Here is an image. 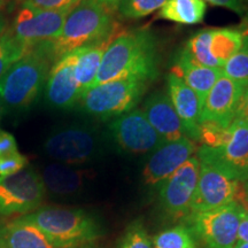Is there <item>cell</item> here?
<instances>
[{
    "mask_svg": "<svg viewBox=\"0 0 248 248\" xmlns=\"http://www.w3.org/2000/svg\"><path fill=\"white\" fill-rule=\"evenodd\" d=\"M0 248H57L23 216L0 225Z\"/></svg>",
    "mask_w": 248,
    "mask_h": 248,
    "instance_id": "22",
    "label": "cell"
},
{
    "mask_svg": "<svg viewBox=\"0 0 248 248\" xmlns=\"http://www.w3.org/2000/svg\"><path fill=\"white\" fill-rule=\"evenodd\" d=\"M159 62L157 40L150 29L123 31L108 44L94 85L117 79L150 83L159 75Z\"/></svg>",
    "mask_w": 248,
    "mask_h": 248,
    "instance_id": "1",
    "label": "cell"
},
{
    "mask_svg": "<svg viewBox=\"0 0 248 248\" xmlns=\"http://www.w3.org/2000/svg\"><path fill=\"white\" fill-rule=\"evenodd\" d=\"M5 1H6V0H0V9H1L2 6L5 5Z\"/></svg>",
    "mask_w": 248,
    "mask_h": 248,
    "instance_id": "41",
    "label": "cell"
},
{
    "mask_svg": "<svg viewBox=\"0 0 248 248\" xmlns=\"http://www.w3.org/2000/svg\"><path fill=\"white\" fill-rule=\"evenodd\" d=\"M245 31L235 28L202 29L187 40L184 47L201 66L222 69L243 44Z\"/></svg>",
    "mask_w": 248,
    "mask_h": 248,
    "instance_id": "10",
    "label": "cell"
},
{
    "mask_svg": "<svg viewBox=\"0 0 248 248\" xmlns=\"http://www.w3.org/2000/svg\"><path fill=\"white\" fill-rule=\"evenodd\" d=\"M168 95L181 120L186 137L194 142L199 141L201 104L199 97L183 80L169 73L167 76Z\"/></svg>",
    "mask_w": 248,
    "mask_h": 248,
    "instance_id": "18",
    "label": "cell"
},
{
    "mask_svg": "<svg viewBox=\"0 0 248 248\" xmlns=\"http://www.w3.org/2000/svg\"><path fill=\"white\" fill-rule=\"evenodd\" d=\"M111 39L113 38L75 49V78L80 92V98L89 89L94 85L99 69H100L102 55Z\"/></svg>",
    "mask_w": 248,
    "mask_h": 248,
    "instance_id": "23",
    "label": "cell"
},
{
    "mask_svg": "<svg viewBox=\"0 0 248 248\" xmlns=\"http://www.w3.org/2000/svg\"><path fill=\"white\" fill-rule=\"evenodd\" d=\"M234 201L239 204L247 201L243 182L235 181L212 164L200 161L199 178L192 200L191 214L219 208Z\"/></svg>",
    "mask_w": 248,
    "mask_h": 248,
    "instance_id": "9",
    "label": "cell"
},
{
    "mask_svg": "<svg viewBox=\"0 0 248 248\" xmlns=\"http://www.w3.org/2000/svg\"><path fill=\"white\" fill-rule=\"evenodd\" d=\"M245 191H246V195L248 199V181H246V185H245Z\"/></svg>",
    "mask_w": 248,
    "mask_h": 248,
    "instance_id": "40",
    "label": "cell"
},
{
    "mask_svg": "<svg viewBox=\"0 0 248 248\" xmlns=\"http://www.w3.org/2000/svg\"><path fill=\"white\" fill-rule=\"evenodd\" d=\"M76 51L62 55L49 69L45 84V100L49 107L69 110L78 105L80 92L75 78Z\"/></svg>",
    "mask_w": 248,
    "mask_h": 248,
    "instance_id": "15",
    "label": "cell"
},
{
    "mask_svg": "<svg viewBox=\"0 0 248 248\" xmlns=\"http://www.w3.org/2000/svg\"><path fill=\"white\" fill-rule=\"evenodd\" d=\"M29 166V160L20 152L0 156V178L15 175Z\"/></svg>",
    "mask_w": 248,
    "mask_h": 248,
    "instance_id": "29",
    "label": "cell"
},
{
    "mask_svg": "<svg viewBox=\"0 0 248 248\" xmlns=\"http://www.w3.org/2000/svg\"><path fill=\"white\" fill-rule=\"evenodd\" d=\"M197 151V145L190 138L183 137L177 140L164 141L152 152L142 169L145 184L159 185L184 164Z\"/></svg>",
    "mask_w": 248,
    "mask_h": 248,
    "instance_id": "16",
    "label": "cell"
},
{
    "mask_svg": "<svg viewBox=\"0 0 248 248\" xmlns=\"http://www.w3.org/2000/svg\"><path fill=\"white\" fill-rule=\"evenodd\" d=\"M244 213L241 204L234 201L216 209L193 213L188 218L209 248H233Z\"/></svg>",
    "mask_w": 248,
    "mask_h": 248,
    "instance_id": "11",
    "label": "cell"
},
{
    "mask_svg": "<svg viewBox=\"0 0 248 248\" xmlns=\"http://www.w3.org/2000/svg\"><path fill=\"white\" fill-rule=\"evenodd\" d=\"M244 89L245 86L223 74L204 98L201 107L200 123L210 122L229 128L234 120L235 108Z\"/></svg>",
    "mask_w": 248,
    "mask_h": 248,
    "instance_id": "17",
    "label": "cell"
},
{
    "mask_svg": "<svg viewBox=\"0 0 248 248\" xmlns=\"http://www.w3.org/2000/svg\"><path fill=\"white\" fill-rule=\"evenodd\" d=\"M97 1L99 4L104 6V7H106L107 9H109L110 12H113V13L116 14L117 8H119V6L122 0H97Z\"/></svg>",
    "mask_w": 248,
    "mask_h": 248,
    "instance_id": "36",
    "label": "cell"
},
{
    "mask_svg": "<svg viewBox=\"0 0 248 248\" xmlns=\"http://www.w3.org/2000/svg\"><path fill=\"white\" fill-rule=\"evenodd\" d=\"M121 248H153V244L144 228L140 224H135L126 232Z\"/></svg>",
    "mask_w": 248,
    "mask_h": 248,
    "instance_id": "31",
    "label": "cell"
},
{
    "mask_svg": "<svg viewBox=\"0 0 248 248\" xmlns=\"http://www.w3.org/2000/svg\"><path fill=\"white\" fill-rule=\"evenodd\" d=\"M197 156L235 181H248V125L233 120L224 144L218 147L201 146Z\"/></svg>",
    "mask_w": 248,
    "mask_h": 248,
    "instance_id": "8",
    "label": "cell"
},
{
    "mask_svg": "<svg viewBox=\"0 0 248 248\" xmlns=\"http://www.w3.org/2000/svg\"><path fill=\"white\" fill-rule=\"evenodd\" d=\"M170 73L175 74L199 97L201 107L210 89L223 75L222 69L201 66L195 62L185 47L178 52Z\"/></svg>",
    "mask_w": 248,
    "mask_h": 248,
    "instance_id": "20",
    "label": "cell"
},
{
    "mask_svg": "<svg viewBox=\"0 0 248 248\" xmlns=\"http://www.w3.org/2000/svg\"><path fill=\"white\" fill-rule=\"evenodd\" d=\"M45 194L39 172L30 166L15 175L0 178V219L35 212Z\"/></svg>",
    "mask_w": 248,
    "mask_h": 248,
    "instance_id": "7",
    "label": "cell"
},
{
    "mask_svg": "<svg viewBox=\"0 0 248 248\" xmlns=\"http://www.w3.org/2000/svg\"><path fill=\"white\" fill-rule=\"evenodd\" d=\"M247 21H248V13H247Z\"/></svg>",
    "mask_w": 248,
    "mask_h": 248,
    "instance_id": "42",
    "label": "cell"
},
{
    "mask_svg": "<svg viewBox=\"0 0 248 248\" xmlns=\"http://www.w3.org/2000/svg\"><path fill=\"white\" fill-rule=\"evenodd\" d=\"M8 27V22H7V17L5 16V14L2 13L1 9H0V36L2 35V32L7 29Z\"/></svg>",
    "mask_w": 248,
    "mask_h": 248,
    "instance_id": "37",
    "label": "cell"
},
{
    "mask_svg": "<svg viewBox=\"0 0 248 248\" xmlns=\"http://www.w3.org/2000/svg\"><path fill=\"white\" fill-rule=\"evenodd\" d=\"M4 117H6V110H5L4 104H2L1 99H0V122H1Z\"/></svg>",
    "mask_w": 248,
    "mask_h": 248,
    "instance_id": "38",
    "label": "cell"
},
{
    "mask_svg": "<svg viewBox=\"0 0 248 248\" xmlns=\"http://www.w3.org/2000/svg\"><path fill=\"white\" fill-rule=\"evenodd\" d=\"M45 191L53 197L73 198L84 190L88 175L84 170L62 163L46 164L39 172Z\"/></svg>",
    "mask_w": 248,
    "mask_h": 248,
    "instance_id": "21",
    "label": "cell"
},
{
    "mask_svg": "<svg viewBox=\"0 0 248 248\" xmlns=\"http://www.w3.org/2000/svg\"><path fill=\"white\" fill-rule=\"evenodd\" d=\"M18 152L16 139L11 132L0 129V156Z\"/></svg>",
    "mask_w": 248,
    "mask_h": 248,
    "instance_id": "32",
    "label": "cell"
},
{
    "mask_svg": "<svg viewBox=\"0 0 248 248\" xmlns=\"http://www.w3.org/2000/svg\"><path fill=\"white\" fill-rule=\"evenodd\" d=\"M152 244L153 248H197L192 232L183 225L161 231L155 235Z\"/></svg>",
    "mask_w": 248,
    "mask_h": 248,
    "instance_id": "25",
    "label": "cell"
},
{
    "mask_svg": "<svg viewBox=\"0 0 248 248\" xmlns=\"http://www.w3.org/2000/svg\"><path fill=\"white\" fill-rule=\"evenodd\" d=\"M98 130L83 123L58 126L43 142V151L49 159L68 166H79L94 161L101 153Z\"/></svg>",
    "mask_w": 248,
    "mask_h": 248,
    "instance_id": "5",
    "label": "cell"
},
{
    "mask_svg": "<svg viewBox=\"0 0 248 248\" xmlns=\"http://www.w3.org/2000/svg\"><path fill=\"white\" fill-rule=\"evenodd\" d=\"M199 171L200 161L193 155L160 184L161 206L172 218H184L191 215V204Z\"/></svg>",
    "mask_w": 248,
    "mask_h": 248,
    "instance_id": "13",
    "label": "cell"
},
{
    "mask_svg": "<svg viewBox=\"0 0 248 248\" xmlns=\"http://www.w3.org/2000/svg\"><path fill=\"white\" fill-rule=\"evenodd\" d=\"M53 60L39 47L31 48L0 78V99L6 116L20 117L29 111L45 89Z\"/></svg>",
    "mask_w": 248,
    "mask_h": 248,
    "instance_id": "3",
    "label": "cell"
},
{
    "mask_svg": "<svg viewBox=\"0 0 248 248\" xmlns=\"http://www.w3.org/2000/svg\"><path fill=\"white\" fill-rule=\"evenodd\" d=\"M223 74L229 78L248 86V33L244 37L243 44L222 68Z\"/></svg>",
    "mask_w": 248,
    "mask_h": 248,
    "instance_id": "27",
    "label": "cell"
},
{
    "mask_svg": "<svg viewBox=\"0 0 248 248\" xmlns=\"http://www.w3.org/2000/svg\"><path fill=\"white\" fill-rule=\"evenodd\" d=\"M206 12L207 4L203 0H167L156 17L183 26H194L202 22Z\"/></svg>",
    "mask_w": 248,
    "mask_h": 248,
    "instance_id": "24",
    "label": "cell"
},
{
    "mask_svg": "<svg viewBox=\"0 0 248 248\" xmlns=\"http://www.w3.org/2000/svg\"><path fill=\"white\" fill-rule=\"evenodd\" d=\"M108 128L117 146L130 154L150 153L164 142L142 110L137 108L115 117Z\"/></svg>",
    "mask_w": 248,
    "mask_h": 248,
    "instance_id": "14",
    "label": "cell"
},
{
    "mask_svg": "<svg viewBox=\"0 0 248 248\" xmlns=\"http://www.w3.org/2000/svg\"><path fill=\"white\" fill-rule=\"evenodd\" d=\"M233 248H248V243H245V241L237 240Z\"/></svg>",
    "mask_w": 248,
    "mask_h": 248,
    "instance_id": "39",
    "label": "cell"
},
{
    "mask_svg": "<svg viewBox=\"0 0 248 248\" xmlns=\"http://www.w3.org/2000/svg\"><path fill=\"white\" fill-rule=\"evenodd\" d=\"M167 0H122L116 13L126 20H139L159 11Z\"/></svg>",
    "mask_w": 248,
    "mask_h": 248,
    "instance_id": "28",
    "label": "cell"
},
{
    "mask_svg": "<svg viewBox=\"0 0 248 248\" xmlns=\"http://www.w3.org/2000/svg\"><path fill=\"white\" fill-rule=\"evenodd\" d=\"M238 240L248 243V213L245 212L238 229Z\"/></svg>",
    "mask_w": 248,
    "mask_h": 248,
    "instance_id": "35",
    "label": "cell"
},
{
    "mask_svg": "<svg viewBox=\"0 0 248 248\" xmlns=\"http://www.w3.org/2000/svg\"><path fill=\"white\" fill-rule=\"evenodd\" d=\"M204 2L217 7H223L237 14H243L245 11L244 0H203Z\"/></svg>",
    "mask_w": 248,
    "mask_h": 248,
    "instance_id": "34",
    "label": "cell"
},
{
    "mask_svg": "<svg viewBox=\"0 0 248 248\" xmlns=\"http://www.w3.org/2000/svg\"><path fill=\"white\" fill-rule=\"evenodd\" d=\"M23 217L44 232L57 248L85 246L102 234L99 222L83 209L43 207Z\"/></svg>",
    "mask_w": 248,
    "mask_h": 248,
    "instance_id": "4",
    "label": "cell"
},
{
    "mask_svg": "<svg viewBox=\"0 0 248 248\" xmlns=\"http://www.w3.org/2000/svg\"><path fill=\"white\" fill-rule=\"evenodd\" d=\"M29 49L6 29L0 36V78L15 62L22 59Z\"/></svg>",
    "mask_w": 248,
    "mask_h": 248,
    "instance_id": "26",
    "label": "cell"
},
{
    "mask_svg": "<svg viewBox=\"0 0 248 248\" xmlns=\"http://www.w3.org/2000/svg\"><path fill=\"white\" fill-rule=\"evenodd\" d=\"M150 83L117 79L89 89L79 99V109L99 120H108L135 109Z\"/></svg>",
    "mask_w": 248,
    "mask_h": 248,
    "instance_id": "6",
    "label": "cell"
},
{
    "mask_svg": "<svg viewBox=\"0 0 248 248\" xmlns=\"http://www.w3.org/2000/svg\"><path fill=\"white\" fill-rule=\"evenodd\" d=\"M141 110L164 141H172L186 137L183 124L172 106L168 93H153L145 102Z\"/></svg>",
    "mask_w": 248,
    "mask_h": 248,
    "instance_id": "19",
    "label": "cell"
},
{
    "mask_svg": "<svg viewBox=\"0 0 248 248\" xmlns=\"http://www.w3.org/2000/svg\"><path fill=\"white\" fill-rule=\"evenodd\" d=\"M70 11H45L20 6L7 30L28 49L53 40L60 35Z\"/></svg>",
    "mask_w": 248,
    "mask_h": 248,
    "instance_id": "12",
    "label": "cell"
},
{
    "mask_svg": "<svg viewBox=\"0 0 248 248\" xmlns=\"http://www.w3.org/2000/svg\"><path fill=\"white\" fill-rule=\"evenodd\" d=\"M21 6L45 11H70L82 0H16Z\"/></svg>",
    "mask_w": 248,
    "mask_h": 248,
    "instance_id": "30",
    "label": "cell"
},
{
    "mask_svg": "<svg viewBox=\"0 0 248 248\" xmlns=\"http://www.w3.org/2000/svg\"><path fill=\"white\" fill-rule=\"evenodd\" d=\"M234 120L241 121L248 125V86L244 89L234 113Z\"/></svg>",
    "mask_w": 248,
    "mask_h": 248,
    "instance_id": "33",
    "label": "cell"
},
{
    "mask_svg": "<svg viewBox=\"0 0 248 248\" xmlns=\"http://www.w3.org/2000/svg\"><path fill=\"white\" fill-rule=\"evenodd\" d=\"M116 30L115 13L97 0H82L68 13L60 35L38 46L55 62L77 48L114 38Z\"/></svg>",
    "mask_w": 248,
    "mask_h": 248,
    "instance_id": "2",
    "label": "cell"
}]
</instances>
